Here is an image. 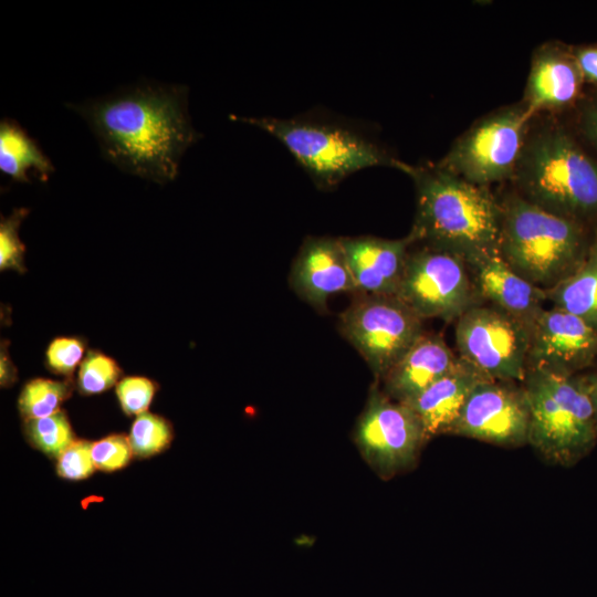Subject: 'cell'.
Wrapping results in <instances>:
<instances>
[{"label":"cell","instance_id":"cell-24","mask_svg":"<svg viewBox=\"0 0 597 597\" xmlns=\"http://www.w3.org/2000/svg\"><path fill=\"white\" fill-rule=\"evenodd\" d=\"M172 438L171 423L164 417L148 411L137 416L128 436L134 457L142 459L166 450Z\"/></svg>","mask_w":597,"mask_h":597},{"label":"cell","instance_id":"cell-32","mask_svg":"<svg viewBox=\"0 0 597 597\" xmlns=\"http://www.w3.org/2000/svg\"><path fill=\"white\" fill-rule=\"evenodd\" d=\"M0 380L2 387H8L17 380V370L11 362L4 343L1 344Z\"/></svg>","mask_w":597,"mask_h":597},{"label":"cell","instance_id":"cell-30","mask_svg":"<svg viewBox=\"0 0 597 597\" xmlns=\"http://www.w3.org/2000/svg\"><path fill=\"white\" fill-rule=\"evenodd\" d=\"M85 353V343L76 337H57L46 349V365L55 374L71 377L81 366Z\"/></svg>","mask_w":597,"mask_h":597},{"label":"cell","instance_id":"cell-11","mask_svg":"<svg viewBox=\"0 0 597 597\" xmlns=\"http://www.w3.org/2000/svg\"><path fill=\"white\" fill-rule=\"evenodd\" d=\"M532 113L516 106L500 111L472 127L438 164L476 186L486 187L515 172Z\"/></svg>","mask_w":597,"mask_h":597},{"label":"cell","instance_id":"cell-16","mask_svg":"<svg viewBox=\"0 0 597 597\" xmlns=\"http://www.w3.org/2000/svg\"><path fill=\"white\" fill-rule=\"evenodd\" d=\"M482 303L492 305L531 327L547 302L545 291L524 280L499 252L467 263Z\"/></svg>","mask_w":597,"mask_h":597},{"label":"cell","instance_id":"cell-2","mask_svg":"<svg viewBox=\"0 0 597 597\" xmlns=\"http://www.w3.org/2000/svg\"><path fill=\"white\" fill-rule=\"evenodd\" d=\"M397 168L416 187V213L409 238L427 247L462 258L465 263L499 252L501 206L486 187L476 186L434 166Z\"/></svg>","mask_w":597,"mask_h":597},{"label":"cell","instance_id":"cell-25","mask_svg":"<svg viewBox=\"0 0 597 597\" xmlns=\"http://www.w3.org/2000/svg\"><path fill=\"white\" fill-rule=\"evenodd\" d=\"M122 369L109 356L90 350L84 357L77 375V388L82 395L102 394L121 380Z\"/></svg>","mask_w":597,"mask_h":597},{"label":"cell","instance_id":"cell-33","mask_svg":"<svg viewBox=\"0 0 597 597\" xmlns=\"http://www.w3.org/2000/svg\"><path fill=\"white\" fill-rule=\"evenodd\" d=\"M584 127L588 138L597 148V102L588 108L585 115Z\"/></svg>","mask_w":597,"mask_h":597},{"label":"cell","instance_id":"cell-29","mask_svg":"<svg viewBox=\"0 0 597 597\" xmlns=\"http://www.w3.org/2000/svg\"><path fill=\"white\" fill-rule=\"evenodd\" d=\"M56 459V473L66 480H83L96 470L88 440L75 439Z\"/></svg>","mask_w":597,"mask_h":597},{"label":"cell","instance_id":"cell-23","mask_svg":"<svg viewBox=\"0 0 597 597\" xmlns=\"http://www.w3.org/2000/svg\"><path fill=\"white\" fill-rule=\"evenodd\" d=\"M24 434L32 447L50 458H57L74 440L64 411L24 421Z\"/></svg>","mask_w":597,"mask_h":597},{"label":"cell","instance_id":"cell-14","mask_svg":"<svg viewBox=\"0 0 597 597\" xmlns=\"http://www.w3.org/2000/svg\"><path fill=\"white\" fill-rule=\"evenodd\" d=\"M292 291L313 308L324 312L338 293H356L339 237L305 238L290 269Z\"/></svg>","mask_w":597,"mask_h":597},{"label":"cell","instance_id":"cell-17","mask_svg":"<svg viewBox=\"0 0 597 597\" xmlns=\"http://www.w3.org/2000/svg\"><path fill=\"white\" fill-rule=\"evenodd\" d=\"M459 360L441 335L425 332L377 384L390 399L407 404L451 371Z\"/></svg>","mask_w":597,"mask_h":597},{"label":"cell","instance_id":"cell-31","mask_svg":"<svg viewBox=\"0 0 597 597\" xmlns=\"http://www.w3.org/2000/svg\"><path fill=\"white\" fill-rule=\"evenodd\" d=\"M576 64L580 74L590 81L597 82V49L590 48L582 50L576 59Z\"/></svg>","mask_w":597,"mask_h":597},{"label":"cell","instance_id":"cell-28","mask_svg":"<svg viewBox=\"0 0 597 597\" xmlns=\"http://www.w3.org/2000/svg\"><path fill=\"white\" fill-rule=\"evenodd\" d=\"M134 457L128 437L109 434L92 442V459L97 470L113 472L125 468Z\"/></svg>","mask_w":597,"mask_h":597},{"label":"cell","instance_id":"cell-9","mask_svg":"<svg viewBox=\"0 0 597 597\" xmlns=\"http://www.w3.org/2000/svg\"><path fill=\"white\" fill-rule=\"evenodd\" d=\"M366 463L385 480L412 469L426 442L421 422L406 404L374 385L353 433Z\"/></svg>","mask_w":597,"mask_h":597},{"label":"cell","instance_id":"cell-10","mask_svg":"<svg viewBox=\"0 0 597 597\" xmlns=\"http://www.w3.org/2000/svg\"><path fill=\"white\" fill-rule=\"evenodd\" d=\"M458 356L489 379L522 383L526 373L530 327L481 303L455 322Z\"/></svg>","mask_w":597,"mask_h":597},{"label":"cell","instance_id":"cell-12","mask_svg":"<svg viewBox=\"0 0 597 597\" xmlns=\"http://www.w3.org/2000/svg\"><path fill=\"white\" fill-rule=\"evenodd\" d=\"M527 427L522 384L483 379L470 392L450 434L515 448L527 444Z\"/></svg>","mask_w":597,"mask_h":597},{"label":"cell","instance_id":"cell-26","mask_svg":"<svg viewBox=\"0 0 597 597\" xmlns=\"http://www.w3.org/2000/svg\"><path fill=\"white\" fill-rule=\"evenodd\" d=\"M25 208L14 209L8 217H2L0 222V269L14 270L20 273L25 271V248L19 238V228L28 216Z\"/></svg>","mask_w":597,"mask_h":597},{"label":"cell","instance_id":"cell-5","mask_svg":"<svg viewBox=\"0 0 597 597\" xmlns=\"http://www.w3.org/2000/svg\"><path fill=\"white\" fill-rule=\"evenodd\" d=\"M521 384L528 408L527 444L564 468L587 457L597 443V421L583 374L530 369Z\"/></svg>","mask_w":597,"mask_h":597},{"label":"cell","instance_id":"cell-4","mask_svg":"<svg viewBox=\"0 0 597 597\" xmlns=\"http://www.w3.org/2000/svg\"><path fill=\"white\" fill-rule=\"evenodd\" d=\"M230 118L276 138L323 190L335 188L359 170L376 166L397 168L399 163L362 128L324 114L307 113L287 118L231 115Z\"/></svg>","mask_w":597,"mask_h":597},{"label":"cell","instance_id":"cell-18","mask_svg":"<svg viewBox=\"0 0 597 597\" xmlns=\"http://www.w3.org/2000/svg\"><path fill=\"white\" fill-rule=\"evenodd\" d=\"M483 379L489 378L460 358L451 371L406 404L419 418L428 441L450 434L467 398Z\"/></svg>","mask_w":597,"mask_h":597},{"label":"cell","instance_id":"cell-1","mask_svg":"<svg viewBox=\"0 0 597 597\" xmlns=\"http://www.w3.org/2000/svg\"><path fill=\"white\" fill-rule=\"evenodd\" d=\"M66 106L87 123L104 159L161 185L176 178L182 155L201 137L181 84L144 81Z\"/></svg>","mask_w":597,"mask_h":597},{"label":"cell","instance_id":"cell-19","mask_svg":"<svg viewBox=\"0 0 597 597\" xmlns=\"http://www.w3.org/2000/svg\"><path fill=\"white\" fill-rule=\"evenodd\" d=\"M580 71L576 64L555 50L541 52L534 60L526 88V107L531 113L540 108L559 107L578 94Z\"/></svg>","mask_w":597,"mask_h":597},{"label":"cell","instance_id":"cell-13","mask_svg":"<svg viewBox=\"0 0 597 597\" xmlns=\"http://www.w3.org/2000/svg\"><path fill=\"white\" fill-rule=\"evenodd\" d=\"M597 365V329L580 317L545 307L530 327L526 370L575 376Z\"/></svg>","mask_w":597,"mask_h":597},{"label":"cell","instance_id":"cell-15","mask_svg":"<svg viewBox=\"0 0 597 597\" xmlns=\"http://www.w3.org/2000/svg\"><path fill=\"white\" fill-rule=\"evenodd\" d=\"M356 294L396 295L412 241L374 235L339 237Z\"/></svg>","mask_w":597,"mask_h":597},{"label":"cell","instance_id":"cell-8","mask_svg":"<svg viewBox=\"0 0 597 597\" xmlns=\"http://www.w3.org/2000/svg\"><path fill=\"white\" fill-rule=\"evenodd\" d=\"M396 296L423 321L447 323L482 303L462 258L421 245L410 247Z\"/></svg>","mask_w":597,"mask_h":597},{"label":"cell","instance_id":"cell-27","mask_svg":"<svg viewBox=\"0 0 597 597\" xmlns=\"http://www.w3.org/2000/svg\"><path fill=\"white\" fill-rule=\"evenodd\" d=\"M156 390V384L143 376L124 377L116 385L117 399L127 416H139L146 412Z\"/></svg>","mask_w":597,"mask_h":597},{"label":"cell","instance_id":"cell-7","mask_svg":"<svg viewBox=\"0 0 597 597\" xmlns=\"http://www.w3.org/2000/svg\"><path fill=\"white\" fill-rule=\"evenodd\" d=\"M423 322L396 295L357 294L337 328L378 383L426 332Z\"/></svg>","mask_w":597,"mask_h":597},{"label":"cell","instance_id":"cell-34","mask_svg":"<svg viewBox=\"0 0 597 597\" xmlns=\"http://www.w3.org/2000/svg\"><path fill=\"white\" fill-rule=\"evenodd\" d=\"M593 407L595 410L596 421H597V365L583 374Z\"/></svg>","mask_w":597,"mask_h":597},{"label":"cell","instance_id":"cell-20","mask_svg":"<svg viewBox=\"0 0 597 597\" xmlns=\"http://www.w3.org/2000/svg\"><path fill=\"white\" fill-rule=\"evenodd\" d=\"M46 181L54 172L51 159L14 119L0 122V170L18 182H30L29 170Z\"/></svg>","mask_w":597,"mask_h":597},{"label":"cell","instance_id":"cell-6","mask_svg":"<svg viewBox=\"0 0 597 597\" xmlns=\"http://www.w3.org/2000/svg\"><path fill=\"white\" fill-rule=\"evenodd\" d=\"M514 175L533 205L583 223L597 217V167L565 133L544 132L524 146Z\"/></svg>","mask_w":597,"mask_h":597},{"label":"cell","instance_id":"cell-22","mask_svg":"<svg viewBox=\"0 0 597 597\" xmlns=\"http://www.w3.org/2000/svg\"><path fill=\"white\" fill-rule=\"evenodd\" d=\"M73 385L67 380L34 378L21 390L18 406L25 420L52 416L61 411L62 404L72 395Z\"/></svg>","mask_w":597,"mask_h":597},{"label":"cell","instance_id":"cell-21","mask_svg":"<svg viewBox=\"0 0 597 597\" xmlns=\"http://www.w3.org/2000/svg\"><path fill=\"white\" fill-rule=\"evenodd\" d=\"M545 293L552 306L580 317L597 329V229L576 272Z\"/></svg>","mask_w":597,"mask_h":597},{"label":"cell","instance_id":"cell-3","mask_svg":"<svg viewBox=\"0 0 597 597\" xmlns=\"http://www.w3.org/2000/svg\"><path fill=\"white\" fill-rule=\"evenodd\" d=\"M501 206L499 254L524 280L549 291L576 272L594 231L585 223L548 212L520 195Z\"/></svg>","mask_w":597,"mask_h":597}]
</instances>
